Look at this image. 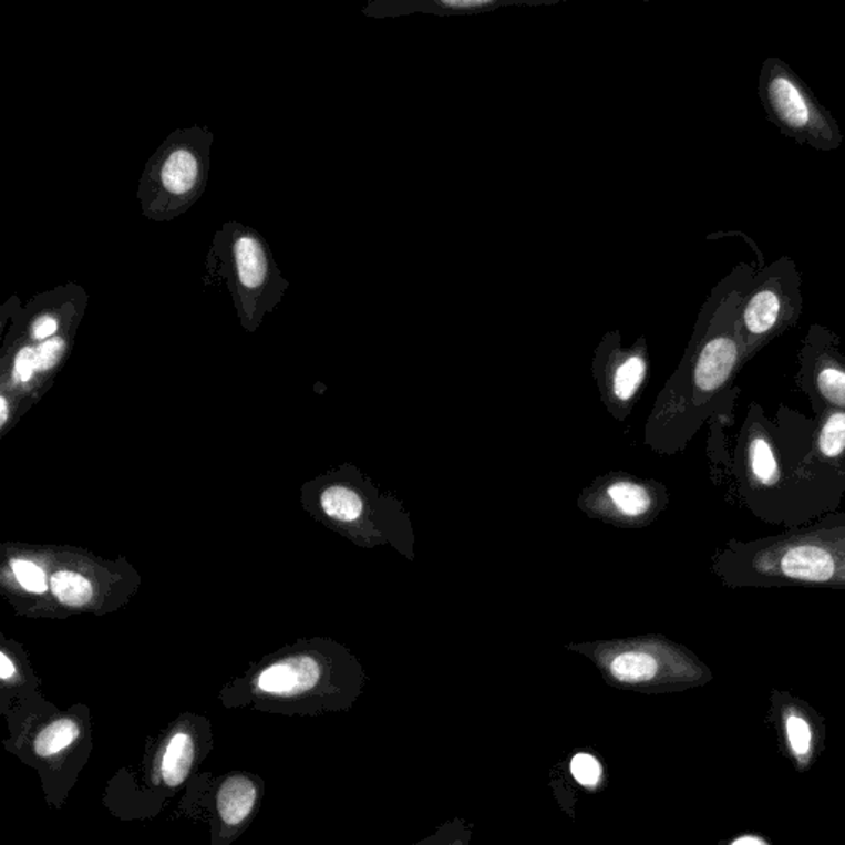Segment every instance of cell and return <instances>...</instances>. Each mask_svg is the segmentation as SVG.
<instances>
[{"mask_svg":"<svg viewBox=\"0 0 845 845\" xmlns=\"http://www.w3.org/2000/svg\"><path fill=\"white\" fill-rule=\"evenodd\" d=\"M713 574L732 590L820 588L845 591V512L753 540L730 538Z\"/></svg>","mask_w":845,"mask_h":845,"instance_id":"6da1fadb","label":"cell"},{"mask_svg":"<svg viewBox=\"0 0 845 845\" xmlns=\"http://www.w3.org/2000/svg\"><path fill=\"white\" fill-rule=\"evenodd\" d=\"M755 275L753 262H740L707 302L686 382L677 389L669 406L677 443H686L707 419L735 405L740 395L736 379L749 363L740 336L739 309Z\"/></svg>","mask_w":845,"mask_h":845,"instance_id":"7a4b0ae2","label":"cell"},{"mask_svg":"<svg viewBox=\"0 0 845 845\" xmlns=\"http://www.w3.org/2000/svg\"><path fill=\"white\" fill-rule=\"evenodd\" d=\"M813 419L781 405L771 419L750 403L733 451V483L739 503L771 525L786 527L791 481L810 443Z\"/></svg>","mask_w":845,"mask_h":845,"instance_id":"3957f363","label":"cell"},{"mask_svg":"<svg viewBox=\"0 0 845 845\" xmlns=\"http://www.w3.org/2000/svg\"><path fill=\"white\" fill-rule=\"evenodd\" d=\"M845 496V412L814 415L810 443L791 481L786 527L836 512Z\"/></svg>","mask_w":845,"mask_h":845,"instance_id":"277c9868","label":"cell"},{"mask_svg":"<svg viewBox=\"0 0 845 845\" xmlns=\"http://www.w3.org/2000/svg\"><path fill=\"white\" fill-rule=\"evenodd\" d=\"M759 96L767 121L783 136L823 153L839 150L844 134L807 83L777 56L761 65Z\"/></svg>","mask_w":845,"mask_h":845,"instance_id":"5b68a950","label":"cell"},{"mask_svg":"<svg viewBox=\"0 0 845 845\" xmlns=\"http://www.w3.org/2000/svg\"><path fill=\"white\" fill-rule=\"evenodd\" d=\"M801 281L796 262L790 256L756 269L739 309L740 336L749 362L800 321L804 306Z\"/></svg>","mask_w":845,"mask_h":845,"instance_id":"8992f818","label":"cell"},{"mask_svg":"<svg viewBox=\"0 0 845 845\" xmlns=\"http://www.w3.org/2000/svg\"><path fill=\"white\" fill-rule=\"evenodd\" d=\"M796 387L810 400L814 415L845 412V352L836 332L813 324L797 353Z\"/></svg>","mask_w":845,"mask_h":845,"instance_id":"52a82bcc","label":"cell"},{"mask_svg":"<svg viewBox=\"0 0 845 845\" xmlns=\"http://www.w3.org/2000/svg\"><path fill=\"white\" fill-rule=\"evenodd\" d=\"M204 177V166L197 151L178 144L169 147L161 157L156 182L159 184V197L166 198L172 208L185 204L187 198L198 194V185Z\"/></svg>","mask_w":845,"mask_h":845,"instance_id":"ba28073f","label":"cell"},{"mask_svg":"<svg viewBox=\"0 0 845 845\" xmlns=\"http://www.w3.org/2000/svg\"><path fill=\"white\" fill-rule=\"evenodd\" d=\"M321 679V668L309 656H296L276 662L258 677L259 690L272 695H298L308 692Z\"/></svg>","mask_w":845,"mask_h":845,"instance_id":"9c48e42d","label":"cell"},{"mask_svg":"<svg viewBox=\"0 0 845 845\" xmlns=\"http://www.w3.org/2000/svg\"><path fill=\"white\" fill-rule=\"evenodd\" d=\"M234 262L238 285L245 292H261L269 281L268 254L255 235L237 237L234 244Z\"/></svg>","mask_w":845,"mask_h":845,"instance_id":"30bf717a","label":"cell"},{"mask_svg":"<svg viewBox=\"0 0 845 845\" xmlns=\"http://www.w3.org/2000/svg\"><path fill=\"white\" fill-rule=\"evenodd\" d=\"M256 786L247 776H230L221 783L217 794V810L227 826L244 823L256 804Z\"/></svg>","mask_w":845,"mask_h":845,"instance_id":"8fae6325","label":"cell"},{"mask_svg":"<svg viewBox=\"0 0 845 845\" xmlns=\"http://www.w3.org/2000/svg\"><path fill=\"white\" fill-rule=\"evenodd\" d=\"M195 760L194 739L187 732H177L171 736L161 761V774L164 783L171 787L181 786L190 773Z\"/></svg>","mask_w":845,"mask_h":845,"instance_id":"7c38bea8","label":"cell"},{"mask_svg":"<svg viewBox=\"0 0 845 845\" xmlns=\"http://www.w3.org/2000/svg\"><path fill=\"white\" fill-rule=\"evenodd\" d=\"M609 672L619 682H649L661 672V656L641 649L619 652L609 662Z\"/></svg>","mask_w":845,"mask_h":845,"instance_id":"4fadbf2b","label":"cell"},{"mask_svg":"<svg viewBox=\"0 0 845 845\" xmlns=\"http://www.w3.org/2000/svg\"><path fill=\"white\" fill-rule=\"evenodd\" d=\"M79 723L70 719H60L56 722L50 723L49 727H45L37 735L33 749H35L37 755L49 759V756L56 755V753L72 746L79 740Z\"/></svg>","mask_w":845,"mask_h":845,"instance_id":"5bb4252c","label":"cell"},{"mask_svg":"<svg viewBox=\"0 0 845 845\" xmlns=\"http://www.w3.org/2000/svg\"><path fill=\"white\" fill-rule=\"evenodd\" d=\"M608 497L615 507L626 517H641L651 511L652 496L645 486L636 483H615L609 486Z\"/></svg>","mask_w":845,"mask_h":845,"instance_id":"9a60e30c","label":"cell"},{"mask_svg":"<svg viewBox=\"0 0 845 845\" xmlns=\"http://www.w3.org/2000/svg\"><path fill=\"white\" fill-rule=\"evenodd\" d=\"M52 591L63 605L83 606L93 598V585L76 571H56L52 577Z\"/></svg>","mask_w":845,"mask_h":845,"instance_id":"2e32d148","label":"cell"},{"mask_svg":"<svg viewBox=\"0 0 845 845\" xmlns=\"http://www.w3.org/2000/svg\"><path fill=\"white\" fill-rule=\"evenodd\" d=\"M322 508L329 517L340 522H353L362 515L363 504L359 494L347 487H329L321 496Z\"/></svg>","mask_w":845,"mask_h":845,"instance_id":"e0dca14e","label":"cell"},{"mask_svg":"<svg viewBox=\"0 0 845 845\" xmlns=\"http://www.w3.org/2000/svg\"><path fill=\"white\" fill-rule=\"evenodd\" d=\"M645 375L646 362L641 357H631V359L626 360L619 367L615 375V382H612V392H615L616 399L621 400V402H628L638 392Z\"/></svg>","mask_w":845,"mask_h":845,"instance_id":"ac0fdd59","label":"cell"},{"mask_svg":"<svg viewBox=\"0 0 845 845\" xmlns=\"http://www.w3.org/2000/svg\"><path fill=\"white\" fill-rule=\"evenodd\" d=\"M12 570L23 590L30 592L47 591V575L39 565L29 560H13Z\"/></svg>","mask_w":845,"mask_h":845,"instance_id":"d6986e66","label":"cell"},{"mask_svg":"<svg viewBox=\"0 0 845 845\" xmlns=\"http://www.w3.org/2000/svg\"><path fill=\"white\" fill-rule=\"evenodd\" d=\"M571 774L578 783L584 786H595L598 784L599 777H601V764L595 756L588 755V753H580L571 760Z\"/></svg>","mask_w":845,"mask_h":845,"instance_id":"ffe728a7","label":"cell"},{"mask_svg":"<svg viewBox=\"0 0 845 845\" xmlns=\"http://www.w3.org/2000/svg\"><path fill=\"white\" fill-rule=\"evenodd\" d=\"M787 736H790L791 749L797 755H806L811 746V729L806 720L791 713L786 720Z\"/></svg>","mask_w":845,"mask_h":845,"instance_id":"44dd1931","label":"cell"},{"mask_svg":"<svg viewBox=\"0 0 845 845\" xmlns=\"http://www.w3.org/2000/svg\"><path fill=\"white\" fill-rule=\"evenodd\" d=\"M35 372H40L39 353L37 347H23L13 360V375L19 382L27 383L32 380Z\"/></svg>","mask_w":845,"mask_h":845,"instance_id":"7402d4cb","label":"cell"},{"mask_svg":"<svg viewBox=\"0 0 845 845\" xmlns=\"http://www.w3.org/2000/svg\"><path fill=\"white\" fill-rule=\"evenodd\" d=\"M66 342L62 338H52L37 346L39 353L40 372L53 369L65 352Z\"/></svg>","mask_w":845,"mask_h":845,"instance_id":"603a6c76","label":"cell"},{"mask_svg":"<svg viewBox=\"0 0 845 845\" xmlns=\"http://www.w3.org/2000/svg\"><path fill=\"white\" fill-rule=\"evenodd\" d=\"M56 332H59V319L53 315L40 316L32 324V339L39 342L55 338Z\"/></svg>","mask_w":845,"mask_h":845,"instance_id":"cb8c5ba5","label":"cell"},{"mask_svg":"<svg viewBox=\"0 0 845 845\" xmlns=\"http://www.w3.org/2000/svg\"><path fill=\"white\" fill-rule=\"evenodd\" d=\"M441 6L450 7V9H480V7L487 6V0H476V2H473V0H464V2H461V0H444V2H440Z\"/></svg>","mask_w":845,"mask_h":845,"instance_id":"d4e9b609","label":"cell"},{"mask_svg":"<svg viewBox=\"0 0 845 845\" xmlns=\"http://www.w3.org/2000/svg\"><path fill=\"white\" fill-rule=\"evenodd\" d=\"M13 674H16V666H13V662L2 652V655H0V677H2L3 680H9Z\"/></svg>","mask_w":845,"mask_h":845,"instance_id":"484cf974","label":"cell"},{"mask_svg":"<svg viewBox=\"0 0 845 845\" xmlns=\"http://www.w3.org/2000/svg\"><path fill=\"white\" fill-rule=\"evenodd\" d=\"M9 419V405H7L6 396L0 399V424H6Z\"/></svg>","mask_w":845,"mask_h":845,"instance_id":"4316f807","label":"cell"},{"mask_svg":"<svg viewBox=\"0 0 845 845\" xmlns=\"http://www.w3.org/2000/svg\"><path fill=\"white\" fill-rule=\"evenodd\" d=\"M732 845H766L759 837L746 836L742 839L735 841Z\"/></svg>","mask_w":845,"mask_h":845,"instance_id":"83f0119b","label":"cell"}]
</instances>
